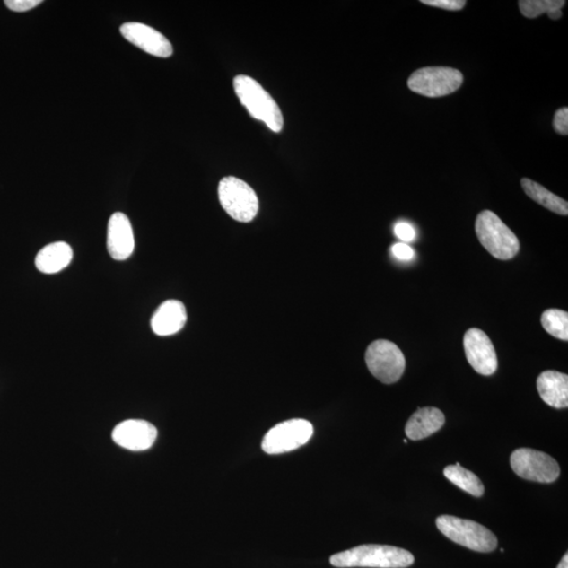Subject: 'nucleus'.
Wrapping results in <instances>:
<instances>
[{
  "mask_svg": "<svg viewBox=\"0 0 568 568\" xmlns=\"http://www.w3.org/2000/svg\"><path fill=\"white\" fill-rule=\"evenodd\" d=\"M331 564L339 568H406L414 564V555L406 549L378 545L360 546L332 555Z\"/></svg>",
  "mask_w": 568,
  "mask_h": 568,
  "instance_id": "nucleus-1",
  "label": "nucleus"
},
{
  "mask_svg": "<svg viewBox=\"0 0 568 568\" xmlns=\"http://www.w3.org/2000/svg\"><path fill=\"white\" fill-rule=\"evenodd\" d=\"M234 88L238 99L252 118L264 121L273 132L283 130V113L277 102L259 83L249 76L240 75L234 79Z\"/></svg>",
  "mask_w": 568,
  "mask_h": 568,
  "instance_id": "nucleus-2",
  "label": "nucleus"
},
{
  "mask_svg": "<svg viewBox=\"0 0 568 568\" xmlns=\"http://www.w3.org/2000/svg\"><path fill=\"white\" fill-rule=\"evenodd\" d=\"M475 229L480 243L494 258L512 259L520 249V242L514 232L492 211L479 214Z\"/></svg>",
  "mask_w": 568,
  "mask_h": 568,
  "instance_id": "nucleus-3",
  "label": "nucleus"
},
{
  "mask_svg": "<svg viewBox=\"0 0 568 568\" xmlns=\"http://www.w3.org/2000/svg\"><path fill=\"white\" fill-rule=\"evenodd\" d=\"M436 524L448 539L472 551L491 553L497 548V537L477 522L443 515L437 518Z\"/></svg>",
  "mask_w": 568,
  "mask_h": 568,
  "instance_id": "nucleus-4",
  "label": "nucleus"
},
{
  "mask_svg": "<svg viewBox=\"0 0 568 568\" xmlns=\"http://www.w3.org/2000/svg\"><path fill=\"white\" fill-rule=\"evenodd\" d=\"M218 195L223 210L237 222L249 223L258 215L259 200L247 182L225 177L219 183Z\"/></svg>",
  "mask_w": 568,
  "mask_h": 568,
  "instance_id": "nucleus-5",
  "label": "nucleus"
},
{
  "mask_svg": "<svg viewBox=\"0 0 568 568\" xmlns=\"http://www.w3.org/2000/svg\"><path fill=\"white\" fill-rule=\"evenodd\" d=\"M365 363L372 376L384 384H393L406 371V357L394 342L376 340L365 353Z\"/></svg>",
  "mask_w": 568,
  "mask_h": 568,
  "instance_id": "nucleus-6",
  "label": "nucleus"
},
{
  "mask_svg": "<svg viewBox=\"0 0 568 568\" xmlns=\"http://www.w3.org/2000/svg\"><path fill=\"white\" fill-rule=\"evenodd\" d=\"M462 83V73L448 66H426L415 71L407 81L414 93L432 99L454 93Z\"/></svg>",
  "mask_w": 568,
  "mask_h": 568,
  "instance_id": "nucleus-7",
  "label": "nucleus"
},
{
  "mask_svg": "<svg viewBox=\"0 0 568 568\" xmlns=\"http://www.w3.org/2000/svg\"><path fill=\"white\" fill-rule=\"evenodd\" d=\"M314 433L310 421L291 419L284 421L266 433L262 440V450L268 455L289 453L307 444Z\"/></svg>",
  "mask_w": 568,
  "mask_h": 568,
  "instance_id": "nucleus-8",
  "label": "nucleus"
},
{
  "mask_svg": "<svg viewBox=\"0 0 568 568\" xmlns=\"http://www.w3.org/2000/svg\"><path fill=\"white\" fill-rule=\"evenodd\" d=\"M511 467L519 477L552 484L559 478L560 467L552 456L531 449H518L511 456Z\"/></svg>",
  "mask_w": 568,
  "mask_h": 568,
  "instance_id": "nucleus-9",
  "label": "nucleus"
},
{
  "mask_svg": "<svg viewBox=\"0 0 568 568\" xmlns=\"http://www.w3.org/2000/svg\"><path fill=\"white\" fill-rule=\"evenodd\" d=\"M464 351L468 362L480 375L492 376L498 369L496 350L488 336L479 328H470L464 335Z\"/></svg>",
  "mask_w": 568,
  "mask_h": 568,
  "instance_id": "nucleus-10",
  "label": "nucleus"
},
{
  "mask_svg": "<svg viewBox=\"0 0 568 568\" xmlns=\"http://www.w3.org/2000/svg\"><path fill=\"white\" fill-rule=\"evenodd\" d=\"M120 33L134 46L153 57L168 58L173 54L172 44L157 30L140 22H127L120 27Z\"/></svg>",
  "mask_w": 568,
  "mask_h": 568,
  "instance_id": "nucleus-11",
  "label": "nucleus"
},
{
  "mask_svg": "<svg viewBox=\"0 0 568 568\" xmlns=\"http://www.w3.org/2000/svg\"><path fill=\"white\" fill-rule=\"evenodd\" d=\"M157 429L148 421L131 419L119 424L113 431V440L119 447L143 451L152 448L157 439Z\"/></svg>",
  "mask_w": 568,
  "mask_h": 568,
  "instance_id": "nucleus-12",
  "label": "nucleus"
},
{
  "mask_svg": "<svg viewBox=\"0 0 568 568\" xmlns=\"http://www.w3.org/2000/svg\"><path fill=\"white\" fill-rule=\"evenodd\" d=\"M107 248L114 260L124 261L130 258L135 240L130 219L124 213H114L108 223Z\"/></svg>",
  "mask_w": 568,
  "mask_h": 568,
  "instance_id": "nucleus-13",
  "label": "nucleus"
},
{
  "mask_svg": "<svg viewBox=\"0 0 568 568\" xmlns=\"http://www.w3.org/2000/svg\"><path fill=\"white\" fill-rule=\"evenodd\" d=\"M187 319L185 304L170 299L164 301L152 316L151 328L156 335L166 337L180 332L185 328Z\"/></svg>",
  "mask_w": 568,
  "mask_h": 568,
  "instance_id": "nucleus-14",
  "label": "nucleus"
},
{
  "mask_svg": "<svg viewBox=\"0 0 568 568\" xmlns=\"http://www.w3.org/2000/svg\"><path fill=\"white\" fill-rule=\"evenodd\" d=\"M537 389L543 401L555 408L568 406V376L557 371H546L537 379Z\"/></svg>",
  "mask_w": 568,
  "mask_h": 568,
  "instance_id": "nucleus-15",
  "label": "nucleus"
},
{
  "mask_svg": "<svg viewBox=\"0 0 568 568\" xmlns=\"http://www.w3.org/2000/svg\"><path fill=\"white\" fill-rule=\"evenodd\" d=\"M445 424L444 414L436 407L418 408L408 419L406 433L408 439L423 440L442 429Z\"/></svg>",
  "mask_w": 568,
  "mask_h": 568,
  "instance_id": "nucleus-16",
  "label": "nucleus"
},
{
  "mask_svg": "<svg viewBox=\"0 0 568 568\" xmlns=\"http://www.w3.org/2000/svg\"><path fill=\"white\" fill-rule=\"evenodd\" d=\"M73 260V249L70 244L64 241H57L48 244L42 248L36 255V268L44 274H57L66 267Z\"/></svg>",
  "mask_w": 568,
  "mask_h": 568,
  "instance_id": "nucleus-17",
  "label": "nucleus"
},
{
  "mask_svg": "<svg viewBox=\"0 0 568 568\" xmlns=\"http://www.w3.org/2000/svg\"><path fill=\"white\" fill-rule=\"evenodd\" d=\"M521 187L525 194H527L530 199L536 201L537 204L545 206L546 209L549 211L559 214V215L567 216L568 204L566 200L548 191L547 188L539 185L538 182L528 179L521 180Z\"/></svg>",
  "mask_w": 568,
  "mask_h": 568,
  "instance_id": "nucleus-18",
  "label": "nucleus"
},
{
  "mask_svg": "<svg viewBox=\"0 0 568 568\" xmlns=\"http://www.w3.org/2000/svg\"><path fill=\"white\" fill-rule=\"evenodd\" d=\"M445 478L450 480L451 484L461 488L462 491L472 494L474 497L484 496L485 485L482 484L477 475L464 468L457 462L455 466H449L443 470Z\"/></svg>",
  "mask_w": 568,
  "mask_h": 568,
  "instance_id": "nucleus-19",
  "label": "nucleus"
},
{
  "mask_svg": "<svg viewBox=\"0 0 568 568\" xmlns=\"http://www.w3.org/2000/svg\"><path fill=\"white\" fill-rule=\"evenodd\" d=\"M543 328L553 337L568 340V314L565 310L551 309L545 311L541 317Z\"/></svg>",
  "mask_w": 568,
  "mask_h": 568,
  "instance_id": "nucleus-20",
  "label": "nucleus"
},
{
  "mask_svg": "<svg viewBox=\"0 0 568 568\" xmlns=\"http://www.w3.org/2000/svg\"><path fill=\"white\" fill-rule=\"evenodd\" d=\"M564 0H520L519 9L523 16L537 18L564 7Z\"/></svg>",
  "mask_w": 568,
  "mask_h": 568,
  "instance_id": "nucleus-21",
  "label": "nucleus"
},
{
  "mask_svg": "<svg viewBox=\"0 0 568 568\" xmlns=\"http://www.w3.org/2000/svg\"><path fill=\"white\" fill-rule=\"evenodd\" d=\"M424 4L449 11H460L466 7V0H423Z\"/></svg>",
  "mask_w": 568,
  "mask_h": 568,
  "instance_id": "nucleus-22",
  "label": "nucleus"
},
{
  "mask_svg": "<svg viewBox=\"0 0 568 568\" xmlns=\"http://www.w3.org/2000/svg\"><path fill=\"white\" fill-rule=\"evenodd\" d=\"M554 129L555 132L561 134V135H567L568 134V109L561 108L554 116Z\"/></svg>",
  "mask_w": 568,
  "mask_h": 568,
  "instance_id": "nucleus-23",
  "label": "nucleus"
},
{
  "mask_svg": "<svg viewBox=\"0 0 568 568\" xmlns=\"http://www.w3.org/2000/svg\"><path fill=\"white\" fill-rule=\"evenodd\" d=\"M41 0H5L4 4L11 11L26 12L32 10L41 4Z\"/></svg>",
  "mask_w": 568,
  "mask_h": 568,
  "instance_id": "nucleus-24",
  "label": "nucleus"
},
{
  "mask_svg": "<svg viewBox=\"0 0 568 568\" xmlns=\"http://www.w3.org/2000/svg\"><path fill=\"white\" fill-rule=\"evenodd\" d=\"M395 235L402 241L411 242L416 237V231H415L412 224L399 223L395 225Z\"/></svg>",
  "mask_w": 568,
  "mask_h": 568,
  "instance_id": "nucleus-25",
  "label": "nucleus"
},
{
  "mask_svg": "<svg viewBox=\"0 0 568 568\" xmlns=\"http://www.w3.org/2000/svg\"><path fill=\"white\" fill-rule=\"evenodd\" d=\"M392 252L395 258L400 260H412L415 256L414 249L402 242L394 244Z\"/></svg>",
  "mask_w": 568,
  "mask_h": 568,
  "instance_id": "nucleus-26",
  "label": "nucleus"
},
{
  "mask_svg": "<svg viewBox=\"0 0 568 568\" xmlns=\"http://www.w3.org/2000/svg\"><path fill=\"white\" fill-rule=\"evenodd\" d=\"M547 15L549 18H551V20L557 21L559 20V18L562 17V11L561 10L554 11L552 12V13H549Z\"/></svg>",
  "mask_w": 568,
  "mask_h": 568,
  "instance_id": "nucleus-27",
  "label": "nucleus"
},
{
  "mask_svg": "<svg viewBox=\"0 0 568 568\" xmlns=\"http://www.w3.org/2000/svg\"><path fill=\"white\" fill-rule=\"evenodd\" d=\"M557 568H568V555L565 554L564 558L560 561V564Z\"/></svg>",
  "mask_w": 568,
  "mask_h": 568,
  "instance_id": "nucleus-28",
  "label": "nucleus"
}]
</instances>
